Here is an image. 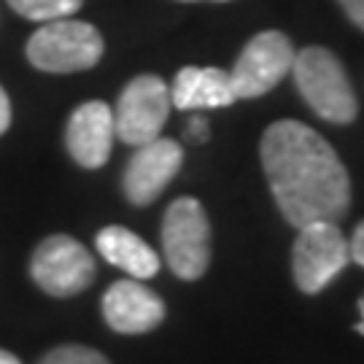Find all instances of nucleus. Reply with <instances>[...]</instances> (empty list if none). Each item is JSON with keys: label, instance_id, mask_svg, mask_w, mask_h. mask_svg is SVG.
<instances>
[{"label": "nucleus", "instance_id": "1", "mask_svg": "<svg viewBox=\"0 0 364 364\" xmlns=\"http://www.w3.org/2000/svg\"><path fill=\"white\" fill-rule=\"evenodd\" d=\"M262 168L291 227L338 224L351 205V181L335 149L308 124L284 119L262 135Z\"/></svg>", "mask_w": 364, "mask_h": 364}, {"label": "nucleus", "instance_id": "2", "mask_svg": "<svg viewBox=\"0 0 364 364\" xmlns=\"http://www.w3.org/2000/svg\"><path fill=\"white\" fill-rule=\"evenodd\" d=\"M291 76L305 103L321 119L332 124H348L356 119L359 114L356 95L346 76V68L332 52H326L321 46L302 49L299 54H294Z\"/></svg>", "mask_w": 364, "mask_h": 364}, {"label": "nucleus", "instance_id": "3", "mask_svg": "<svg viewBox=\"0 0 364 364\" xmlns=\"http://www.w3.org/2000/svg\"><path fill=\"white\" fill-rule=\"evenodd\" d=\"M103 36L90 22L76 19H54L30 36L27 60L46 73H78L90 70L103 57Z\"/></svg>", "mask_w": 364, "mask_h": 364}, {"label": "nucleus", "instance_id": "4", "mask_svg": "<svg viewBox=\"0 0 364 364\" xmlns=\"http://www.w3.org/2000/svg\"><path fill=\"white\" fill-rule=\"evenodd\" d=\"M162 251L170 270L183 281H197L210 264V224L195 197L170 203L162 219Z\"/></svg>", "mask_w": 364, "mask_h": 364}, {"label": "nucleus", "instance_id": "5", "mask_svg": "<svg viewBox=\"0 0 364 364\" xmlns=\"http://www.w3.org/2000/svg\"><path fill=\"white\" fill-rule=\"evenodd\" d=\"M348 262V240L335 221H313L299 227L291 248V270L305 294H318L329 287Z\"/></svg>", "mask_w": 364, "mask_h": 364}, {"label": "nucleus", "instance_id": "6", "mask_svg": "<svg viewBox=\"0 0 364 364\" xmlns=\"http://www.w3.org/2000/svg\"><path fill=\"white\" fill-rule=\"evenodd\" d=\"M170 87L159 76H138L122 90L114 108V132L127 146H144L159 138L170 114Z\"/></svg>", "mask_w": 364, "mask_h": 364}, {"label": "nucleus", "instance_id": "7", "mask_svg": "<svg viewBox=\"0 0 364 364\" xmlns=\"http://www.w3.org/2000/svg\"><path fill=\"white\" fill-rule=\"evenodd\" d=\"M291 63H294V46L284 33L267 30L254 36L230 73L235 97L251 100L267 95L287 78V73H291Z\"/></svg>", "mask_w": 364, "mask_h": 364}, {"label": "nucleus", "instance_id": "8", "mask_svg": "<svg viewBox=\"0 0 364 364\" xmlns=\"http://www.w3.org/2000/svg\"><path fill=\"white\" fill-rule=\"evenodd\" d=\"M30 275L46 294L73 297L95 281V259L70 235H52L33 251Z\"/></svg>", "mask_w": 364, "mask_h": 364}, {"label": "nucleus", "instance_id": "9", "mask_svg": "<svg viewBox=\"0 0 364 364\" xmlns=\"http://www.w3.org/2000/svg\"><path fill=\"white\" fill-rule=\"evenodd\" d=\"M181 162L183 149L170 138H154L144 146H135V154L130 156L122 178L127 200L132 205H151L176 178Z\"/></svg>", "mask_w": 364, "mask_h": 364}, {"label": "nucleus", "instance_id": "10", "mask_svg": "<svg viewBox=\"0 0 364 364\" xmlns=\"http://www.w3.org/2000/svg\"><path fill=\"white\" fill-rule=\"evenodd\" d=\"M114 111L103 100L81 103L65 127V146L81 168H103L114 146Z\"/></svg>", "mask_w": 364, "mask_h": 364}, {"label": "nucleus", "instance_id": "11", "mask_svg": "<svg viewBox=\"0 0 364 364\" xmlns=\"http://www.w3.org/2000/svg\"><path fill=\"white\" fill-rule=\"evenodd\" d=\"M103 316L108 326L122 335H144L165 318V302L156 297L149 287L135 281H117L105 291Z\"/></svg>", "mask_w": 364, "mask_h": 364}, {"label": "nucleus", "instance_id": "12", "mask_svg": "<svg viewBox=\"0 0 364 364\" xmlns=\"http://www.w3.org/2000/svg\"><path fill=\"white\" fill-rule=\"evenodd\" d=\"M237 97L232 92L230 73L221 68H181L173 87H170V103L178 111H203V108H227Z\"/></svg>", "mask_w": 364, "mask_h": 364}, {"label": "nucleus", "instance_id": "13", "mask_svg": "<svg viewBox=\"0 0 364 364\" xmlns=\"http://www.w3.org/2000/svg\"><path fill=\"white\" fill-rule=\"evenodd\" d=\"M97 254L105 262H111L114 267L124 270L132 278H151L159 270V257L154 248L146 243L144 237L130 232L127 227H105L97 232Z\"/></svg>", "mask_w": 364, "mask_h": 364}, {"label": "nucleus", "instance_id": "14", "mask_svg": "<svg viewBox=\"0 0 364 364\" xmlns=\"http://www.w3.org/2000/svg\"><path fill=\"white\" fill-rule=\"evenodd\" d=\"M84 0H9L16 14H22L25 19L33 22H54V19H65L70 14L81 9Z\"/></svg>", "mask_w": 364, "mask_h": 364}, {"label": "nucleus", "instance_id": "15", "mask_svg": "<svg viewBox=\"0 0 364 364\" xmlns=\"http://www.w3.org/2000/svg\"><path fill=\"white\" fill-rule=\"evenodd\" d=\"M38 364H108V359L87 346H60L46 353Z\"/></svg>", "mask_w": 364, "mask_h": 364}, {"label": "nucleus", "instance_id": "16", "mask_svg": "<svg viewBox=\"0 0 364 364\" xmlns=\"http://www.w3.org/2000/svg\"><path fill=\"white\" fill-rule=\"evenodd\" d=\"M208 135H210L208 122H205L203 117H195L189 124H186V138H189V141H195V144H205V141H208Z\"/></svg>", "mask_w": 364, "mask_h": 364}, {"label": "nucleus", "instance_id": "17", "mask_svg": "<svg viewBox=\"0 0 364 364\" xmlns=\"http://www.w3.org/2000/svg\"><path fill=\"white\" fill-rule=\"evenodd\" d=\"M338 3L343 6V11L348 14V19L353 25L364 30V0H338Z\"/></svg>", "mask_w": 364, "mask_h": 364}, {"label": "nucleus", "instance_id": "18", "mask_svg": "<svg viewBox=\"0 0 364 364\" xmlns=\"http://www.w3.org/2000/svg\"><path fill=\"white\" fill-rule=\"evenodd\" d=\"M348 254H351V259L356 264H362L364 267V221L356 227V232L351 237V246H348Z\"/></svg>", "mask_w": 364, "mask_h": 364}, {"label": "nucleus", "instance_id": "19", "mask_svg": "<svg viewBox=\"0 0 364 364\" xmlns=\"http://www.w3.org/2000/svg\"><path fill=\"white\" fill-rule=\"evenodd\" d=\"M9 124H11V103H9L6 90L0 87V135L9 130Z\"/></svg>", "mask_w": 364, "mask_h": 364}, {"label": "nucleus", "instance_id": "20", "mask_svg": "<svg viewBox=\"0 0 364 364\" xmlns=\"http://www.w3.org/2000/svg\"><path fill=\"white\" fill-rule=\"evenodd\" d=\"M0 364H22V362H19L14 353H9V351H3V348H0Z\"/></svg>", "mask_w": 364, "mask_h": 364}, {"label": "nucleus", "instance_id": "21", "mask_svg": "<svg viewBox=\"0 0 364 364\" xmlns=\"http://www.w3.org/2000/svg\"><path fill=\"white\" fill-rule=\"evenodd\" d=\"M359 311H362V324H356V332H359V335H364V297L359 299Z\"/></svg>", "mask_w": 364, "mask_h": 364}, {"label": "nucleus", "instance_id": "22", "mask_svg": "<svg viewBox=\"0 0 364 364\" xmlns=\"http://www.w3.org/2000/svg\"><path fill=\"white\" fill-rule=\"evenodd\" d=\"M181 3H197V0H181Z\"/></svg>", "mask_w": 364, "mask_h": 364}, {"label": "nucleus", "instance_id": "23", "mask_svg": "<svg viewBox=\"0 0 364 364\" xmlns=\"http://www.w3.org/2000/svg\"><path fill=\"white\" fill-rule=\"evenodd\" d=\"M219 3H224V0H219Z\"/></svg>", "mask_w": 364, "mask_h": 364}]
</instances>
